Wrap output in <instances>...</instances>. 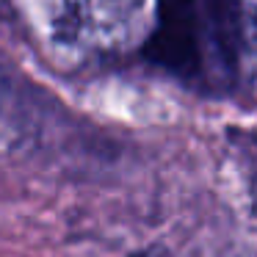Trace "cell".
Here are the masks:
<instances>
[{"label":"cell","instance_id":"obj_1","mask_svg":"<svg viewBox=\"0 0 257 257\" xmlns=\"http://www.w3.org/2000/svg\"><path fill=\"white\" fill-rule=\"evenodd\" d=\"M232 3L240 12V17L246 20V25H249V28L254 31V36H257V0H232Z\"/></svg>","mask_w":257,"mask_h":257}]
</instances>
